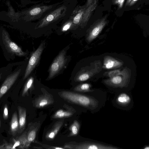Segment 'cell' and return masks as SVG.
<instances>
[{
    "label": "cell",
    "instance_id": "20",
    "mask_svg": "<svg viewBox=\"0 0 149 149\" xmlns=\"http://www.w3.org/2000/svg\"><path fill=\"white\" fill-rule=\"evenodd\" d=\"M36 130L32 128H31L28 132L27 133V140L29 144L35 140L36 136Z\"/></svg>",
    "mask_w": 149,
    "mask_h": 149
},
{
    "label": "cell",
    "instance_id": "23",
    "mask_svg": "<svg viewBox=\"0 0 149 149\" xmlns=\"http://www.w3.org/2000/svg\"><path fill=\"white\" fill-rule=\"evenodd\" d=\"M79 125L77 121H75L70 126V130L71 131V134L72 135H77L79 130Z\"/></svg>",
    "mask_w": 149,
    "mask_h": 149
},
{
    "label": "cell",
    "instance_id": "29",
    "mask_svg": "<svg viewBox=\"0 0 149 149\" xmlns=\"http://www.w3.org/2000/svg\"><path fill=\"white\" fill-rule=\"evenodd\" d=\"M93 0H87L85 6L86 7L88 6L92 2Z\"/></svg>",
    "mask_w": 149,
    "mask_h": 149
},
{
    "label": "cell",
    "instance_id": "3",
    "mask_svg": "<svg viewBox=\"0 0 149 149\" xmlns=\"http://www.w3.org/2000/svg\"><path fill=\"white\" fill-rule=\"evenodd\" d=\"M66 10V6L63 5L49 12L38 23L37 28H42L56 21L64 16Z\"/></svg>",
    "mask_w": 149,
    "mask_h": 149
},
{
    "label": "cell",
    "instance_id": "12",
    "mask_svg": "<svg viewBox=\"0 0 149 149\" xmlns=\"http://www.w3.org/2000/svg\"><path fill=\"white\" fill-rule=\"evenodd\" d=\"M26 134L27 132H25L21 136L14 139L13 140L14 143L12 145V149H15L16 147L22 149L27 148L30 144L27 141Z\"/></svg>",
    "mask_w": 149,
    "mask_h": 149
},
{
    "label": "cell",
    "instance_id": "34",
    "mask_svg": "<svg viewBox=\"0 0 149 149\" xmlns=\"http://www.w3.org/2000/svg\"><path fill=\"white\" fill-rule=\"evenodd\" d=\"M1 121H0V127H1Z\"/></svg>",
    "mask_w": 149,
    "mask_h": 149
},
{
    "label": "cell",
    "instance_id": "10",
    "mask_svg": "<svg viewBox=\"0 0 149 149\" xmlns=\"http://www.w3.org/2000/svg\"><path fill=\"white\" fill-rule=\"evenodd\" d=\"M75 148L81 149H118L119 148L111 145L92 142L81 143L75 147Z\"/></svg>",
    "mask_w": 149,
    "mask_h": 149
},
{
    "label": "cell",
    "instance_id": "11",
    "mask_svg": "<svg viewBox=\"0 0 149 149\" xmlns=\"http://www.w3.org/2000/svg\"><path fill=\"white\" fill-rule=\"evenodd\" d=\"M99 68H96L91 70L84 69L76 76V80L78 81H86L97 73Z\"/></svg>",
    "mask_w": 149,
    "mask_h": 149
},
{
    "label": "cell",
    "instance_id": "16",
    "mask_svg": "<svg viewBox=\"0 0 149 149\" xmlns=\"http://www.w3.org/2000/svg\"><path fill=\"white\" fill-rule=\"evenodd\" d=\"M63 123V122L61 121L55 124L53 128L47 133L46 137L49 139H54L62 126Z\"/></svg>",
    "mask_w": 149,
    "mask_h": 149
},
{
    "label": "cell",
    "instance_id": "28",
    "mask_svg": "<svg viewBox=\"0 0 149 149\" xmlns=\"http://www.w3.org/2000/svg\"><path fill=\"white\" fill-rule=\"evenodd\" d=\"M138 0H131L128 6H131L134 5Z\"/></svg>",
    "mask_w": 149,
    "mask_h": 149
},
{
    "label": "cell",
    "instance_id": "8",
    "mask_svg": "<svg viewBox=\"0 0 149 149\" xmlns=\"http://www.w3.org/2000/svg\"><path fill=\"white\" fill-rule=\"evenodd\" d=\"M3 42L9 51L19 56H24L26 53L23 52L21 48L10 39L8 33L3 30L2 33Z\"/></svg>",
    "mask_w": 149,
    "mask_h": 149
},
{
    "label": "cell",
    "instance_id": "17",
    "mask_svg": "<svg viewBox=\"0 0 149 149\" xmlns=\"http://www.w3.org/2000/svg\"><path fill=\"white\" fill-rule=\"evenodd\" d=\"M116 100L119 104L125 105L130 103L131 98L129 95L126 93H121L118 96Z\"/></svg>",
    "mask_w": 149,
    "mask_h": 149
},
{
    "label": "cell",
    "instance_id": "14",
    "mask_svg": "<svg viewBox=\"0 0 149 149\" xmlns=\"http://www.w3.org/2000/svg\"><path fill=\"white\" fill-rule=\"evenodd\" d=\"M17 109L19 116V129L18 132L21 133L24 130L26 125V111L24 108L18 106Z\"/></svg>",
    "mask_w": 149,
    "mask_h": 149
},
{
    "label": "cell",
    "instance_id": "22",
    "mask_svg": "<svg viewBox=\"0 0 149 149\" xmlns=\"http://www.w3.org/2000/svg\"><path fill=\"white\" fill-rule=\"evenodd\" d=\"M34 81V78L31 77L28 80L23 88L22 96H24L27 93L31 87Z\"/></svg>",
    "mask_w": 149,
    "mask_h": 149
},
{
    "label": "cell",
    "instance_id": "18",
    "mask_svg": "<svg viewBox=\"0 0 149 149\" xmlns=\"http://www.w3.org/2000/svg\"><path fill=\"white\" fill-rule=\"evenodd\" d=\"M50 98L47 96H43L41 97L37 100L36 102V107H43L50 103Z\"/></svg>",
    "mask_w": 149,
    "mask_h": 149
},
{
    "label": "cell",
    "instance_id": "21",
    "mask_svg": "<svg viewBox=\"0 0 149 149\" xmlns=\"http://www.w3.org/2000/svg\"><path fill=\"white\" fill-rule=\"evenodd\" d=\"M91 85L88 83L83 84L76 86L74 90L77 91L81 92L91 91L90 90Z\"/></svg>",
    "mask_w": 149,
    "mask_h": 149
},
{
    "label": "cell",
    "instance_id": "27",
    "mask_svg": "<svg viewBox=\"0 0 149 149\" xmlns=\"http://www.w3.org/2000/svg\"><path fill=\"white\" fill-rule=\"evenodd\" d=\"M3 116V119L5 120H7L8 118V106L7 104H6L4 106Z\"/></svg>",
    "mask_w": 149,
    "mask_h": 149
},
{
    "label": "cell",
    "instance_id": "15",
    "mask_svg": "<svg viewBox=\"0 0 149 149\" xmlns=\"http://www.w3.org/2000/svg\"><path fill=\"white\" fill-rule=\"evenodd\" d=\"M19 126L17 113L15 111L13 114L10 124V131L13 136H15L18 132Z\"/></svg>",
    "mask_w": 149,
    "mask_h": 149
},
{
    "label": "cell",
    "instance_id": "6",
    "mask_svg": "<svg viewBox=\"0 0 149 149\" xmlns=\"http://www.w3.org/2000/svg\"><path fill=\"white\" fill-rule=\"evenodd\" d=\"M108 15H106L101 19H97L91 25L87 38L88 42H91L95 38L101 33L107 24Z\"/></svg>",
    "mask_w": 149,
    "mask_h": 149
},
{
    "label": "cell",
    "instance_id": "30",
    "mask_svg": "<svg viewBox=\"0 0 149 149\" xmlns=\"http://www.w3.org/2000/svg\"><path fill=\"white\" fill-rule=\"evenodd\" d=\"M131 1V0H126V1L125 4V6H128V5L130 3Z\"/></svg>",
    "mask_w": 149,
    "mask_h": 149
},
{
    "label": "cell",
    "instance_id": "25",
    "mask_svg": "<svg viewBox=\"0 0 149 149\" xmlns=\"http://www.w3.org/2000/svg\"><path fill=\"white\" fill-rule=\"evenodd\" d=\"M125 0H112L113 4L116 5L119 9L121 8L123 5Z\"/></svg>",
    "mask_w": 149,
    "mask_h": 149
},
{
    "label": "cell",
    "instance_id": "4",
    "mask_svg": "<svg viewBox=\"0 0 149 149\" xmlns=\"http://www.w3.org/2000/svg\"><path fill=\"white\" fill-rule=\"evenodd\" d=\"M129 72L126 69L121 71L120 73L113 77L104 81L106 84L114 87L123 88L128 84L129 78Z\"/></svg>",
    "mask_w": 149,
    "mask_h": 149
},
{
    "label": "cell",
    "instance_id": "24",
    "mask_svg": "<svg viewBox=\"0 0 149 149\" xmlns=\"http://www.w3.org/2000/svg\"><path fill=\"white\" fill-rule=\"evenodd\" d=\"M73 25L71 20L69 19L63 25L62 28V31H65L73 27Z\"/></svg>",
    "mask_w": 149,
    "mask_h": 149
},
{
    "label": "cell",
    "instance_id": "32",
    "mask_svg": "<svg viewBox=\"0 0 149 149\" xmlns=\"http://www.w3.org/2000/svg\"><path fill=\"white\" fill-rule=\"evenodd\" d=\"M149 148V146H146L143 148L144 149H148Z\"/></svg>",
    "mask_w": 149,
    "mask_h": 149
},
{
    "label": "cell",
    "instance_id": "19",
    "mask_svg": "<svg viewBox=\"0 0 149 149\" xmlns=\"http://www.w3.org/2000/svg\"><path fill=\"white\" fill-rule=\"evenodd\" d=\"M72 115V113L70 111L60 109L55 113L54 117L55 118H62L70 116Z\"/></svg>",
    "mask_w": 149,
    "mask_h": 149
},
{
    "label": "cell",
    "instance_id": "31",
    "mask_svg": "<svg viewBox=\"0 0 149 149\" xmlns=\"http://www.w3.org/2000/svg\"><path fill=\"white\" fill-rule=\"evenodd\" d=\"M54 148L55 149H63V148L59 147H55Z\"/></svg>",
    "mask_w": 149,
    "mask_h": 149
},
{
    "label": "cell",
    "instance_id": "5",
    "mask_svg": "<svg viewBox=\"0 0 149 149\" xmlns=\"http://www.w3.org/2000/svg\"><path fill=\"white\" fill-rule=\"evenodd\" d=\"M65 52L61 51L51 65L49 70L48 78L50 79L57 74L65 66L66 62Z\"/></svg>",
    "mask_w": 149,
    "mask_h": 149
},
{
    "label": "cell",
    "instance_id": "2",
    "mask_svg": "<svg viewBox=\"0 0 149 149\" xmlns=\"http://www.w3.org/2000/svg\"><path fill=\"white\" fill-rule=\"evenodd\" d=\"M60 95L70 102L90 109H95L98 105V101L92 97L68 91H62L60 93Z\"/></svg>",
    "mask_w": 149,
    "mask_h": 149
},
{
    "label": "cell",
    "instance_id": "26",
    "mask_svg": "<svg viewBox=\"0 0 149 149\" xmlns=\"http://www.w3.org/2000/svg\"><path fill=\"white\" fill-rule=\"evenodd\" d=\"M120 72L121 71L119 70H116L111 71L108 72V75L109 78H111L119 74Z\"/></svg>",
    "mask_w": 149,
    "mask_h": 149
},
{
    "label": "cell",
    "instance_id": "7",
    "mask_svg": "<svg viewBox=\"0 0 149 149\" xmlns=\"http://www.w3.org/2000/svg\"><path fill=\"white\" fill-rule=\"evenodd\" d=\"M44 46L45 43L42 42L31 54L25 70L24 79L29 76L38 63Z\"/></svg>",
    "mask_w": 149,
    "mask_h": 149
},
{
    "label": "cell",
    "instance_id": "13",
    "mask_svg": "<svg viewBox=\"0 0 149 149\" xmlns=\"http://www.w3.org/2000/svg\"><path fill=\"white\" fill-rule=\"evenodd\" d=\"M123 65L122 63L110 56L104 57V67L107 69L117 68Z\"/></svg>",
    "mask_w": 149,
    "mask_h": 149
},
{
    "label": "cell",
    "instance_id": "9",
    "mask_svg": "<svg viewBox=\"0 0 149 149\" xmlns=\"http://www.w3.org/2000/svg\"><path fill=\"white\" fill-rule=\"evenodd\" d=\"M21 69L11 74L7 77L0 88V99L10 89L19 75Z\"/></svg>",
    "mask_w": 149,
    "mask_h": 149
},
{
    "label": "cell",
    "instance_id": "1",
    "mask_svg": "<svg viewBox=\"0 0 149 149\" xmlns=\"http://www.w3.org/2000/svg\"><path fill=\"white\" fill-rule=\"evenodd\" d=\"M99 1V0H93L87 7L85 5L77 7L73 11L70 18L73 26H83L86 24L97 6Z\"/></svg>",
    "mask_w": 149,
    "mask_h": 149
},
{
    "label": "cell",
    "instance_id": "33",
    "mask_svg": "<svg viewBox=\"0 0 149 149\" xmlns=\"http://www.w3.org/2000/svg\"><path fill=\"white\" fill-rule=\"evenodd\" d=\"M1 74H0V80L1 79Z\"/></svg>",
    "mask_w": 149,
    "mask_h": 149
}]
</instances>
